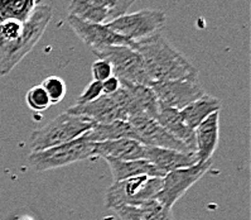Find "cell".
Wrapping results in <instances>:
<instances>
[{"instance_id":"obj_21","label":"cell","mask_w":251,"mask_h":220,"mask_svg":"<svg viewBox=\"0 0 251 220\" xmlns=\"http://www.w3.org/2000/svg\"><path fill=\"white\" fill-rule=\"evenodd\" d=\"M120 220H175L172 209L153 200L140 206H120L114 209Z\"/></svg>"},{"instance_id":"obj_1","label":"cell","mask_w":251,"mask_h":220,"mask_svg":"<svg viewBox=\"0 0 251 220\" xmlns=\"http://www.w3.org/2000/svg\"><path fill=\"white\" fill-rule=\"evenodd\" d=\"M131 48L142 57L144 69L151 85L157 82L198 78L192 62L176 50L162 33L134 42Z\"/></svg>"},{"instance_id":"obj_10","label":"cell","mask_w":251,"mask_h":220,"mask_svg":"<svg viewBox=\"0 0 251 220\" xmlns=\"http://www.w3.org/2000/svg\"><path fill=\"white\" fill-rule=\"evenodd\" d=\"M151 87L160 104L176 110H182L206 94L198 78L157 82L153 83Z\"/></svg>"},{"instance_id":"obj_28","label":"cell","mask_w":251,"mask_h":220,"mask_svg":"<svg viewBox=\"0 0 251 220\" xmlns=\"http://www.w3.org/2000/svg\"><path fill=\"white\" fill-rule=\"evenodd\" d=\"M136 0H114V8L110 12V19L120 17V15L127 13L130 6L135 3Z\"/></svg>"},{"instance_id":"obj_17","label":"cell","mask_w":251,"mask_h":220,"mask_svg":"<svg viewBox=\"0 0 251 220\" xmlns=\"http://www.w3.org/2000/svg\"><path fill=\"white\" fill-rule=\"evenodd\" d=\"M155 120L162 125L163 128L167 129L176 139H178L196 152L195 131L189 128L188 125L183 122V119L180 118L179 110L166 107V105L159 103V110H158V115Z\"/></svg>"},{"instance_id":"obj_9","label":"cell","mask_w":251,"mask_h":220,"mask_svg":"<svg viewBox=\"0 0 251 220\" xmlns=\"http://www.w3.org/2000/svg\"><path fill=\"white\" fill-rule=\"evenodd\" d=\"M110 96L126 114L127 119L138 114H145L157 119L159 101L151 86L121 82L120 89Z\"/></svg>"},{"instance_id":"obj_20","label":"cell","mask_w":251,"mask_h":220,"mask_svg":"<svg viewBox=\"0 0 251 220\" xmlns=\"http://www.w3.org/2000/svg\"><path fill=\"white\" fill-rule=\"evenodd\" d=\"M220 110H221V100L208 94H204L202 98L197 99L186 108L179 110V114L183 122L189 128L195 131L203 120Z\"/></svg>"},{"instance_id":"obj_22","label":"cell","mask_w":251,"mask_h":220,"mask_svg":"<svg viewBox=\"0 0 251 220\" xmlns=\"http://www.w3.org/2000/svg\"><path fill=\"white\" fill-rule=\"evenodd\" d=\"M68 15L87 23L102 24L110 21V9L96 5L89 0H71Z\"/></svg>"},{"instance_id":"obj_29","label":"cell","mask_w":251,"mask_h":220,"mask_svg":"<svg viewBox=\"0 0 251 220\" xmlns=\"http://www.w3.org/2000/svg\"><path fill=\"white\" fill-rule=\"evenodd\" d=\"M102 85V94L103 95H112V94H115L121 86V82L116 76H110L107 80H105L103 82H101Z\"/></svg>"},{"instance_id":"obj_15","label":"cell","mask_w":251,"mask_h":220,"mask_svg":"<svg viewBox=\"0 0 251 220\" xmlns=\"http://www.w3.org/2000/svg\"><path fill=\"white\" fill-rule=\"evenodd\" d=\"M196 155L198 162H208L219 146L220 111L213 113L195 129Z\"/></svg>"},{"instance_id":"obj_19","label":"cell","mask_w":251,"mask_h":220,"mask_svg":"<svg viewBox=\"0 0 251 220\" xmlns=\"http://www.w3.org/2000/svg\"><path fill=\"white\" fill-rule=\"evenodd\" d=\"M111 171L114 182L131 179L136 176H151V177H163L157 167L145 160L138 161H120L114 158H105Z\"/></svg>"},{"instance_id":"obj_18","label":"cell","mask_w":251,"mask_h":220,"mask_svg":"<svg viewBox=\"0 0 251 220\" xmlns=\"http://www.w3.org/2000/svg\"><path fill=\"white\" fill-rule=\"evenodd\" d=\"M81 138L90 143H100L106 140L123 139V138L138 140L135 131L127 120H116L107 124H95Z\"/></svg>"},{"instance_id":"obj_26","label":"cell","mask_w":251,"mask_h":220,"mask_svg":"<svg viewBox=\"0 0 251 220\" xmlns=\"http://www.w3.org/2000/svg\"><path fill=\"white\" fill-rule=\"evenodd\" d=\"M102 95V85L99 81H92L87 85L83 92L78 96L76 104H86V103H91V101L96 100Z\"/></svg>"},{"instance_id":"obj_13","label":"cell","mask_w":251,"mask_h":220,"mask_svg":"<svg viewBox=\"0 0 251 220\" xmlns=\"http://www.w3.org/2000/svg\"><path fill=\"white\" fill-rule=\"evenodd\" d=\"M68 114L89 118L96 124H107L116 120H127V115L112 100L111 96L101 95L96 100L86 104H75L67 110Z\"/></svg>"},{"instance_id":"obj_30","label":"cell","mask_w":251,"mask_h":220,"mask_svg":"<svg viewBox=\"0 0 251 220\" xmlns=\"http://www.w3.org/2000/svg\"><path fill=\"white\" fill-rule=\"evenodd\" d=\"M89 1L99 6H102V8H107V9H110V12L114 8V0H89Z\"/></svg>"},{"instance_id":"obj_11","label":"cell","mask_w":251,"mask_h":220,"mask_svg":"<svg viewBox=\"0 0 251 220\" xmlns=\"http://www.w3.org/2000/svg\"><path fill=\"white\" fill-rule=\"evenodd\" d=\"M127 122L138 136V140L142 144L155 148L172 149V151L183 152V153H196L195 151L187 147L182 142L176 139L167 129H164L159 123L145 114L130 116Z\"/></svg>"},{"instance_id":"obj_14","label":"cell","mask_w":251,"mask_h":220,"mask_svg":"<svg viewBox=\"0 0 251 220\" xmlns=\"http://www.w3.org/2000/svg\"><path fill=\"white\" fill-rule=\"evenodd\" d=\"M92 156L120 161H147V146L138 140L127 139V138L106 140V142L94 143Z\"/></svg>"},{"instance_id":"obj_16","label":"cell","mask_w":251,"mask_h":220,"mask_svg":"<svg viewBox=\"0 0 251 220\" xmlns=\"http://www.w3.org/2000/svg\"><path fill=\"white\" fill-rule=\"evenodd\" d=\"M147 161L157 167V170L164 177L171 171L193 166L198 162V157L196 153H183L172 149L147 146Z\"/></svg>"},{"instance_id":"obj_27","label":"cell","mask_w":251,"mask_h":220,"mask_svg":"<svg viewBox=\"0 0 251 220\" xmlns=\"http://www.w3.org/2000/svg\"><path fill=\"white\" fill-rule=\"evenodd\" d=\"M92 76H94L95 81L99 82H103L105 80L112 76V69L109 62L103 60H98L92 63Z\"/></svg>"},{"instance_id":"obj_3","label":"cell","mask_w":251,"mask_h":220,"mask_svg":"<svg viewBox=\"0 0 251 220\" xmlns=\"http://www.w3.org/2000/svg\"><path fill=\"white\" fill-rule=\"evenodd\" d=\"M96 124L89 118L80 115H72L67 111L52 122L37 129L30 136V151L38 152L50 147L61 146L70 143L77 138L82 137L86 132Z\"/></svg>"},{"instance_id":"obj_2","label":"cell","mask_w":251,"mask_h":220,"mask_svg":"<svg viewBox=\"0 0 251 220\" xmlns=\"http://www.w3.org/2000/svg\"><path fill=\"white\" fill-rule=\"evenodd\" d=\"M52 8L38 4L23 23V32L13 42H0V76H5L29 54L38 43L52 19Z\"/></svg>"},{"instance_id":"obj_12","label":"cell","mask_w":251,"mask_h":220,"mask_svg":"<svg viewBox=\"0 0 251 220\" xmlns=\"http://www.w3.org/2000/svg\"><path fill=\"white\" fill-rule=\"evenodd\" d=\"M68 26L76 33V36L89 46L92 51L99 50L102 47H109V46H133L134 42L121 37L118 33L112 32L106 23L96 24L87 23V22L80 21L68 15Z\"/></svg>"},{"instance_id":"obj_8","label":"cell","mask_w":251,"mask_h":220,"mask_svg":"<svg viewBox=\"0 0 251 220\" xmlns=\"http://www.w3.org/2000/svg\"><path fill=\"white\" fill-rule=\"evenodd\" d=\"M211 166V161L203 164L197 162L193 166L183 167L168 172L163 177L162 190L159 191L155 200L163 206L172 209L196 182L200 181L210 171Z\"/></svg>"},{"instance_id":"obj_23","label":"cell","mask_w":251,"mask_h":220,"mask_svg":"<svg viewBox=\"0 0 251 220\" xmlns=\"http://www.w3.org/2000/svg\"><path fill=\"white\" fill-rule=\"evenodd\" d=\"M37 5V0H0V23L5 21L25 22Z\"/></svg>"},{"instance_id":"obj_24","label":"cell","mask_w":251,"mask_h":220,"mask_svg":"<svg viewBox=\"0 0 251 220\" xmlns=\"http://www.w3.org/2000/svg\"><path fill=\"white\" fill-rule=\"evenodd\" d=\"M41 86L45 89L47 92L48 98H50V105L58 104L65 99L66 96V83L61 78L57 76H50L41 83Z\"/></svg>"},{"instance_id":"obj_25","label":"cell","mask_w":251,"mask_h":220,"mask_svg":"<svg viewBox=\"0 0 251 220\" xmlns=\"http://www.w3.org/2000/svg\"><path fill=\"white\" fill-rule=\"evenodd\" d=\"M25 100H27L28 107L34 111H43L50 107V98L41 85L30 87L25 95Z\"/></svg>"},{"instance_id":"obj_6","label":"cell","mask_w":251,"mask_h":220,"mask_svg":"<svg viewBox=\"0 0 251 220\" xmlns=\"http://www.w3.org/2000/svg\"><path fill=\"white\" fill-rule=\"evenodd\" d=\"M167 23L166 14L163 10L144 9L135 13L125 14L110 19L106 23L112 32L131 42H139L142 39L162 33Z\"/></svg>"},{"instance_id":"obj_7","label":"cell","mask_w":251,"mask_h":220,"mask_svg":"<svg viewBox=\"0 0 251 220\" xmlns=\"http://www.w3.org/2000/svg\"><path fill=\"white\" fill-rule=\"evenodd\" d=\"M92 149L94 143L87 142L80 137L61 146L50 147L38 152H30L28 162L34 171L45 172L87 160L92 157Z\"/></svg>"},{"instance_id":"obj_4","label":"cell","mask_w":251,"mask_h":220,"mask_svg":"<svg viewBox=\"0 0 251 220\" xmlns=\"http://www.w3.org/2000/svg\"><path fill=\"white\" fill-rule=\"evenodd\" d=\"M163 177L136 176L114 182L105 195V206L116 209L120 206H140L155 200L162 190Z\"/></svg>"},{"instance_id":"obj_5","label":"cell","mask_w":251,"mask_h":220,"mask_svg":"<svg viewBox=\"0 0 251 220\" xmlns=\"http://www.w3.org/2000/svg\"><path fill=\"white\" fill-rule=\"evenodd\" d=\"M92 52L99 57V60L110 63L112 75L116 76L120 82L151 86L142 57L130 46H109L94 50Z\"/></svg>"}]
</instances>
